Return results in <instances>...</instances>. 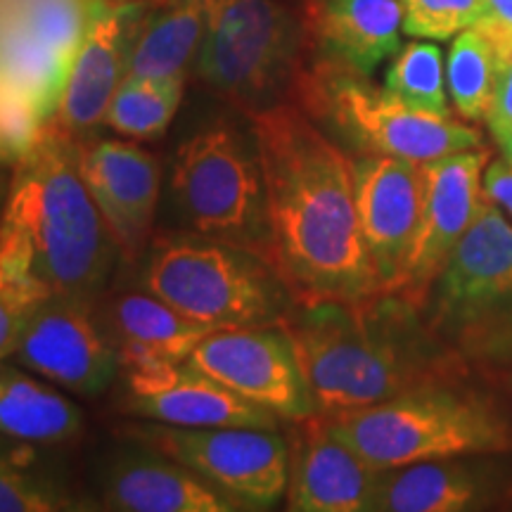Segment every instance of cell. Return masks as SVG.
Wrapping results in <instances>:
<instances>
[{"mask_svg":"<svg viewBox=\"0 0 512 512\" xmlns=\"http://www.w3.org/2000/svg\"><path fill=\"white\" fill-rule=\"evenodd\" d=\"M245 117L264 164L273 266L297 304L382 292L358 223L349 152L297 100Z\"/></svg>","mask_w":512,"mask_h":512,"instance_id":"obj_1","label":"cell"},{"mask_svg":"<svg viewBox=\"0 0 512 512\" xmlns=\"http://www.w3.org/2000/svg\"><path fill=\"white\" fill-rule=\"evenodd\" d=\"M318 413L332 415L467 375L460 351L401 294L297 304L285 318Z\"/></svg>","mask_w":512,"mask_h":512,"instance_id":"obj_2","label":"cell"},{"mask_svg":"<svg viewBox=\"0 0 512 512\" xmlns=\"http://www.w3.org/2000/svg\"><path fill=\"white\" fill-rule=\"evenodd\" d=\"M81 140L53 121L15 159L0 211V273L50 297L98 299L121 249L81 176Z\"/></svg>","mask_w":512,"mask_h":512,"instance_id":"obj_3","label":"cell"},{"mask_svg":"<svg viewBox=\"0 0 512 512\" xmlns=\"http://www.w3.org/2000/svg\"><path fill=\"white\" fill-rule=\"evenodd\" d=\"M169 207L185 235L247 249L273 264L266 178L254 131L228 117L202 121L176 145Z\"/></svg>","mask_w":512,"mask_h":512,"instance_id":"obj_4","label":"cell"},{"mask_svg":"<svg viewBox=\"0 0 512 512\" xmlns=\"http://www.w3.org/2000/svg\"><path fill=\"white\" fill-rule=\"evenodd\" d=\"M323 418L375 470L512 451V427L505 415L489 396L460 387V380L427 384L373 406Z\"/></svg>","mask_w":512,"mask_h":512,"instance_id":"obj_5","label":"cell"},{"mask_svg":"<svg viewBox=\"0 0 512 512\" xmlns=\"http://www.w3.org/2000/svg\"><path fill=\"white\" fill-rule=\"evenodd\" d=\"M140 285L211 328L280 323L297 299L264 256L195 235L155 240Z\"/></svg>","mask_w":512,"mask_h":512,"instance_id":"obj_6","label":"cell"},{"mask_svg":"<svg viewBox=\"0 0 512 512\" xmlns=\"http://www.w3.org/2000/svg\"><path fill=\"white\" fill-rule=\"evenodd\" d=\"M302 110L351 157L387 155L427 164L482 147L477 128L408 110L351 69L320 60L294 83Z\"/></svg>","mask_w":512,"mask_h":512,"instance_id":"obj_7","label":"cell"},{"mask_svg":"<svg viewBox=\"0 0 512 512\" xmlns=\"http://www.w3.org/2000/svg\"><path fill=\"white\" fill-rule=\"evenodd\" d=\"M304 29L280 0H207L195 76L242 114L285 100L299 79Z\"/></svg>","mask_w":512,"mask_h":512,"instance_id":"obj_8","label":"cell"},{"mask_svg":"<svg viewBox=\"0 0 512 512\" xmlns=\"http://www.w3.org/2000/svg\"><path fill=\"white\" fill-rule=\"evenodd\" d=\"M422 311L460 354L512 351V226L494 202L448 256Z\"/></svg>","mask_w":512,"mask_h":512,"instance_id":"obj_9","label":"cell"},{"mask_svg":"<svg viewBox=\"0 0 512 512\" xmlns=\"http://www.w3.org/2000/svg\"><path fill=\"white\" fill-rule=\"evenodd\" d=\"M124 434L190 467L245 510L285 501L290 441L278 427H171L140 420Z\"/></svg>","mask_w":512,"mask_h":512,"instance_id":"obj_10","label":"cell"},{"mask_svg":"<svg viewBox=\"0 0 512 512\" xmlns=\"http://www.w3.org/2000/svg\"><path fill=\"white\" fill-rule=\"evenodd\" d=\"M188 361L283 422L318 413L285 320L211 330Z\"/></svg>","mask_w":512,"mask_h":512,"instance_id":"obj_11","label":"cell"},{"mask_svg":"<svg viewBox=\"0 0 512 512\" xmlns=\"http://www.w3.org/2000/svg\"><path fill=\"white\" fill-rule=\"evenodd\" d=\"M12 358L81 399H98L121 375L119 351L93 299H46Z\"/></svg>","mask_w":512,"mask_h":512,"instance_id":"obj_12","label":"cell"},{"mask_svg":"<svg viewBox=\"0 0 512 512\" xmlns=\"http://www.w3.org/2000/svg\"><path fill=\"white\" fill-rule=\"evenodd\" d=\"M489 162V147L482 145L422 164L425 192L418 233L399 290L394 292L418 309L425 306L448 256L484 207L482 174Z\"/></svg>","mask_w":512,"mask_h":512,"instance_id":"obj_13","label":"cell"},{"mask_svg":"<svg viewBox=\"0 0 512 512\" xmlns=\"http://www.w3.org/2000/svg\"><path fill=\"white\" fill-rule=\"evenodd\" d=\"M145 19L138 0H86V27L69 67L64 93L50 119L76 140L105 124L107 107L126 79L128 55Z\"/></svg>","mask_w":512,"mask_h":512,"instance_id":"obj_14","label":"cell"},{"mask_svg":"<svg viewBox=\"0 0 512 512\" xmlns=\"http://www.w3.org/2000/svg\"><path fill=\"white\" fill-rule=\"evenodd\" d=\"M354 190L361 235L382 292H396L418 233L425 176L422 164L387 155H358Z\"/></svg>","mask_w":512,"mask_h":512,"instance_id":"obj_15","label":"cell"},{"mask_svg":"<svg viewBox=\"0 0 512 512\" xmlns=\"http://www.w3.org/2000/svg\"><path fill=\"white\" fill-rule=\"evenodd\" d=\"M81 176L117 240L121 256L140 259L155 233L162 162L128 138L81 140Z\"/></svg>","mask_w":512,"mask_h":512,"instance_id":"obj_16","label":"cell"},{"mask_svg":"<svg viewBox=\"0 0 512 512\" xmlns=\"http://www.w3.org/2000/svg\"><path fill=\"white\" fill-rule=\"evenodd\" d=\"M124 413L171 427H278V415L230 392L190 361L155 368H128Z\"/></svg>","mask_w":512,"mask_h":512,"instance_id":"obj_17","label":"cell"},{"mask_svg":"<svg viewBox=\"0 0 512 512\" xmlns=\"http://www.w3.org/2000/svg\"><path fill=\"white\" fill-rule=\"evenodd\" d=\"M470 453L377 470L370 512H470L496 508L512 494L510 475Z\"/></svg>","mask_w":512,"mask_h":512,"instance_id":"obj_18","label":"cell"},{"mask_svg":"<svg viewBox=\"0 0 512 512\" xmlns=\"http://www.w3.org/2000/svg\"><path fill=\"white\" fill-rule=\"evenodd\" d=\"M285 510L370 512L377 470L349 448L320 413L292 422Z\"/></svg>","mask_w":512,"mask_h":512,"instance_id":"obj_19","label":"cell"},{"mask_svg":"<svg viewBox=\"0 0 512 512\" xmlns=\"http://www.w3.org/2000/svg\"><path fill=\"white\" fill-rule=\"evenodd\" d=\"M100 501L119 512L245 510L190 467L138 439L121 444L102 467Z\"/></svg>","mask_w":512,"mask_h":512,"instance_id":"obj_20","label":"cell"},{"mask_svg":"<svg viewBox=\"0 0 512 512\" xmlns=\"http://www.w3.org/2000/svg\"><path fill=\"white\" fill-rule=\"evenodd\" d=\"M102 320L119 351L121 370L188 361L197 344L216 330L183 316L147 290L119 294Z\"/></svg>","mask_w":512,"mask_h":512,"instance_id":"obj_21","label":"cell"},{"mask_svg":"<svg viewBox=\"0 0 512 512\" xmlns=\"http://www.w3.org/2000/svg\"><path fill=\"white\" fill-rule=\"evenodd\" d=\"M325 60L373 76L401 48L399 0H323L311 17Z\"/></svg>","mask_w":512,"mask_h":512,"instance_id":"obj_22","label":"cell"},{"mask_svg":"<svg viewBox=\"0 0 512 512\" xmlns=\"http://www.w3.org/2000/svg\"><path fill=\"white\" fill-rule=\"evenodd\" d=\"M83 432L76 403L41 375L0 361V434L38 446L64 444Z\"/></svg>","mask_w":512,"mask_h":512,"instance_id":"obj_23","label":"cell"},{"mask_svg":"<svg viewBox=\"0 0 512 512\" xmlns=\"http://www.w3.org/2000/svg\"><path fill=\"white\" fill-rule=\"evenodd\" d=\"M207 24V0H174L145 17L128 55L126 79L183 76L195 62Z\"/></svg>","mask_w":512,"mask_h":512,"instance_id":"obj_24","label":"cell"},{"mask_svg":"<svg viewBox=\"0 0 512 512\" xmlns=\"http://www.w3.org/2000/svg\"><path fill=\"white\" fill-rule=\"evenodd\" d=\"M36 446L0 434V512L79 510Z\"/></svg>","mask_w":512,"mask_h":512,"instance_id":"obj_25","label":"cell"},{"mask_svg":"<svg viewBox=\"0 0 512 512\" xmlns=\"http://www.w3.org/2000/svg\"><path fill=\"white\" fill-rule=\"evenodd\" d=\"M503 62L482 31L470 27L453 38L446 57V88L458 114L486 121L494 107Z\"/></svg>","mask_w":512,"mask_h":512,"instance_id":"obj_26","label":"cell"},{"mask_svg":"<svg viewBox=\"0 0 512 512\" xmlns=\"http://www.w3.org/2000/svg\"><path fill=\"white\" fill-rule=\"evenodd\" d=\"M380 88L408 110L451 119L446 62L437 41L415 38L401 46L389 62Z\"/></svg>","mask_w":512,"mask_h":512,"instance_id":"obj_27","label":"cell"},{"mask_svg":"<svg viewBox=\"0 0 512 512\" xmlns=\"http://www.w3.org/2000/svg\"><path fill=\"white\" fill-rule=\"evenodd\" d=\"M183 100V76L124 79L107 107L105 126L128 140H157L174 121Z\"/></svg>","mask_w":512,"mask_h":512,"instance_id":"obj_28","label":"cell"},{"mask_svg":"<svg viewBox=\"0 0 512 512\" xmlns=\"http://www.w3.org/2000/svg\"><path fill=\"white\" fill-rule=\"evenodd\" d=\"M399 5L403 34L425 41H451L484 15V0H399Z\"/></svg>","mask_w":512,"mask_h":512,"instance_id":"obj_29","label":"cell"},{"mask_svg":"<svg viewBox=\"0 0 512 512\" xmlns=\"http://www.w3.org/2000/svg\"><path fill=\"white\" fill-rule=\"evenodd\" d=\"M46 299L50 294L38 285L0 273V361L15 356L29 320Z\"/></svg>","mask_w":512,"mask_h":512,"instance_id":"obj_30","label":"cell"},{"mask_svg":"<svg viewBox=\"0 0 512 512\" xmlns=\"http://www.w3.org/2000/svg\"><path fill=\"white\" fill-rule=\"evenodd\" d=\"M475 29L494 46L505 67L512 57V0H484V15Z\"/></svg>","mask_w":512,"mask_h":512,"instance_id":"obj_31","label":"cell"},{"mask_svg":"<svg viewBox=\"0 0 512 512\" xmlns=\"http://www.w3.org/2000/svg\"><path fill=\"white\" fill-rule=\"evenodd\" d=\"M482 192L512 219V166L505 159H491L482 174Z\"/></svg>","mask_w":512,"mask_h":512,"instance_id":"obj_32","label":"cell"},{"mask_svg":"<svg viewBox=\"0 0 512 512\" xmlns=\"http://www.w3.org/2000/svg\"><path fill=\"white\" fill-rule=\"evenodd\" d=\"M486 124H489V128L512 126V57L505 62L501 72L494 107H491V114L489 119H486Z\"/></svg>","mask_w":512,"mask_h":512,"instance_id":"obj_33","label":"cell"},{"mask_svg":"<svg viewBox=\"0 0 512 512\" xmlns=\"http://www.w3.org/2000/svg\"><path fill=\"white\" fill-rule=\"evenodd\" d=\"M491 133H494L498 150H501V157L512 166V126L491 128Z\"/></svg>","mask_w":512,"mask_h":512,"instance_id":"obj_34","label":"cell"},{"mask_svg":"<svg viewBox=\"0 0 512 512\" xmlns=\"http://www.w3.org/2000/svg\"><path fill=\"white\" fill-rule=\"evenodd\" d=\"M138 3H143V0H138ZM145 3H157V5H166V3H174V0H145Z\"/></svg>","mask_w":512,"mask_h":512,"instance_id":"obj_35","label":"cell"},{"mask_svg":"<svg viewBox=\"0 0 512 512\" xmlns=\"http://www.w3.org/2000/svg\"><path fill=\"white\" fill-rule=\"evenodd\" d=\"M3 162H5V157H3V155H0V164H3Z\"/></svg>","mask_w":512,"mask_h":512,"instance_id":"obj_36","label":"cell"}]
</instances>
